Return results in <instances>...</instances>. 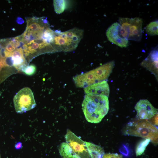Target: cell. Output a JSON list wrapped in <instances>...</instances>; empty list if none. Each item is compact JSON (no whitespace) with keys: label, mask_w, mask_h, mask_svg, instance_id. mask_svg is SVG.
<instances>
[{"label":"cell","mask_w":158,"mask_h":158,"mask_svg":"<svg viewBox=\"0 0 158 158\" xmlns=\"http://www.w3.org/2000/svg\"><path fill=\"white\" fill-rule=\"evenodd\" d=\"M82 105L86 120L92 123H98L108 112V97L104 95L86 94Z\"/></svg>","instance_id":"cell-1"},{"label":"cell","mask_w":158,"mask_h":158,"mask_svg":"<svg viewBox=\"0 0 158 158\" xmlns=\"http://www.w3.org/2000/svg\"><path fill=\"white\" fill-rule=\"evenodd\" d=\"M53 46L56 52H68L75 50L82 38L83 30L74 28L65 32L55 31Z\"/></svg>","instance_id":"cell-2"},{"label":"cell","mask_w":158,"mask_h":158,"mask_svg":"<svg viewBox=\"0 0 158 158\" xmlns=\"http://www.w3.org/2000/svg\"><path fill=\"white\" fill-rule=\"evenodd\" d=\"M123 133L126 135L149 139L155 145L158 143L157 128L146 120L139 119L130 122L124 128Z\"/></svg>","instance_id":"cell-3"},{"label":"cell","mask_w":158,"mask_h":158,"mask_svg":"<svg viewBox=\"0 0 158 158\" xmlns=\"http://www.w3.org/2000/svg\"><path fill=\"white\" fill-rule=\"evenodd\" d=\"M118 23L123 37L128 40L140 41L142 36V19L138 17L134 18H120Z\"/></svg>","instance_id":"cell-4"},{"label":"cell","mask_w":158,"mask_h":158,"mask_svg":"<svg viewBox=\"0 0 158 158\" xmlns=\"http://www.w3.org/2000/svg\"><path fill=\"white\" fill-rule=\"evenodd\" d=\"M13 101L15 110L22 114L34 108L36 104L33 93L28 87H24L15 95Z\"/></svg>","instance_id":"cell-5"},{"label":"cell","mask_w":158,"mask_h":158,"mask_svg":"<svg viewBox=\"0 0 158 158\" xmlns=\"http://www.w3.org/2000/svg\"><path fill=\"white\" fill-rule=\"evenodd\" d=\"M75 86L85 88L93 84L103 81V76L100 69L97 67L73 78Z\"/></svg>","instance_id":"cell-6"},{"label":"cell","mask_w":158,"mask_h":158,"mask_svg":"<svg viewBox=\"0 0 158 158\" xmlns=\"http://www.w3.org/2000/svg\"><path fill=\"white\" fill-rule=\"evenodd\" d=\"M65 138L66 142L80 158H90L85 142L70 130L67 129Z\"/></svg>","instance_id":"cell-7"},{"label":"cell","mask_w":158,"mask_h":158,"mask_svg":"<svg viewBox=\"0 0 158 158\" xmlns=\"http://www.w3.org/2000/svg\"><path fill=\"white\" fill-rule=\"evenodd\" d=\"M135 109L137 111L136 117L139 119H149L157 113V109L146 99L140 100L136 103Z\"/></svg>","instance_id":"cell-8"},{"label":"cell","mask_w":158,"mask_h":158,"mask_svg":"<svg viewBox=\"0 0 158 158\" xmlns=\"http://www.w3.org/2000/svg\"><path fill=\"white\" fill-rule=\"evenodd\" d=\"M121 26L118 23L112 24L107 29L106 35L110 42L121 48L126 47L128 40L123 37L120 32Z\"/></svg>","instance_id":"cell-9"},{"label":"cell","mask_w":158,"mask_h":158,"mask_svg":"<svg viewBox=\"0 0 158 158\" xmlns=\"http://www.w3.org/2000/svg\"><path fill=\"white\" fill-rule=\"evenodd\" d=\"M86 94H92L104 95L109 97L110 89L109 85L106 80L96 83L84 88Z\"/></svg>","instance_id":"cell-10"},{"label":"cell","mask_w":158,"mask_h":158,"mask_svg":"<svg viewBox=\"0 0 158 158\" xmlns=\"http://www.w3.org/2000/svg\"><path fill=\"white\" fill-rule=\"evenodd\" d=\"M141 65L147 69L157 76L158 72V49H153Z\"/></svg>","instance_id":"cell-11"},{"label":"cell","mask_w":158,"mask_h":158,"mask_svg":"<svg viewBox=\"0 0 158 158\" xmlns=\"http://www.w3.org/2000/svg\"><path fill=\"white\" fill-rule=\"evenodd\" d=\"M11 57L13 60V66L18 70H21L26 65L23 50L21 48L17 49L13 52Z\"/></svg>","instance_id":"cell-12"},{"label":"cell","mask_w":158,"mask_h":158,"mask_svg":"<svg viewBox=\"0 0 158 158\" xmlns=\"http://www.w3.org/2000/svg\"><path fill=\"white\" fill-rule=\"evenodd\" d=\"M91 158H102L104 154L103 149L92 143L85 141Z\"/></svg>","instance_id":"cell-13"},{"label":"cell","mask_w":158,"mask_h":158,"mask_svg":"<svg viewBox=\"0 0 158 158\" xmlns=\"http://www.w3.org/2000/svg\"><path fill=\"white\" fill-rule=\"evenodd\" d=\"M59 151L63 158H80L73 152L66 142L61 143L59 147Z\"/></svg>","instance_id":"cell-14"},{"label":"cell","mask_w":158,"mask_h":158,"mask_svg":"<svg viewBox=\"0 0 158 158\" xmlns=\"http://www.w3.org/2000/svg\"><path fill=\"white\" fill-rule=\"evenodd\" d=\"M158 20L151 22L146 27V31L148 35L154 36L158 35Z\"/></svg>","instance_id":"cell-15"},{"label":"cell","mask_w":158,"mask_h":158,"mask_svg":"<svg viewBox=\"0 0 158 158\" xmlns=\"http://www.w3.org/2000/svg\"><path fill=\"white\" fill-rule=\"evenodd\" d=\"M150 142L151 140L150 139H145L138 143L135 149L137 156L143 154Z\"/></svg>","instance_id":"cell-16"},{"label":"cell","mask_w":158,"mask_h":158,"mask_svg":"<svg viewBox=\"0 0 158 158\" xmlns=\"http://www.w3.org/2000/svg\"><path fill=\"white\" fill-rule=\"evenodd\" d=\"M53 5L54 10L57 14H60L64 11L66 7L65 0H54Z\"/></svg>","instance_id":"cell-17"},{"label":"cell","mask_w":158,"mask_h":158,"mask_svg":"<svg viewBox=\"0 0 158 158\" xmlns=\"http://www.w3.org/2000/svg\"><path fill=\"white\" fill-rule=\"evenodd\" d=\"M21 70L26 75H32L36 72V68L34 64L26 65L22 68Z\"/></svg>","instance_id":"cell-18"},{"label":"cell","mask_w":158,"mask_h":158,"mask_svg":"<svg viewBox=\"0 0 158 158\" xmlns=\"http://www.w3.org/2000/svg\"><path fill=\"white\" fill-rule=\"evenodd\" d=\"M102 158H123L121 155L117 153L104 154Z\"/></svg>","instance_id":"cell-19"},{"label":"cell","mask_w":158,"mask_h":158,"mask_svg":"<svg viewBox=\"0 0 158 158\" xmlns=\"http://www.w3.org/2000/svg\"><path fill=\"white\" fill-rule=\"evenodd\" d=\"M5 66H12L13 65V60L11 56L3 58Z\"/></svg>","instance_id":"cell-20"},{"label":"cell","mask_w":158,"mask_h":158,"mask_svg":"<svg viewBox=\"0 0 158 158\" xmlns=\"http://www.w3.org/2000/svg\"><path fill=\"white\" fill-rule=\"evenodd\" d=\"M119 151L122 154L125 156H128L129 155V148L126 145H123L120 148Z\"/></svg>","instance_id":"cell-21"},{"label":"cell","mask_w":158,"mask_h":158,"mask_svg":"<svg viewBox=\"0 0 158 158\" xmlns=\"http://www.w3.org/2000/svg\"><path fill=\"white\" fill-rule=\"evenodd\" d=\"M6 49L4 47L0 49V56L1 58H6L5 54Z\"/></svg>","instance_id":"cell-22"},{"label":"cell","mask_w":158,"mask_h":158,"mask_svg":"<svg viewBox=\"0 0 158 158\" xmlns=\"http://www.w3.org/2000/svg\"><path fill=\"white\" fill-rule=\"evenodd\" d=\"M16 23L19 25H21L24 22V20L20 17H18L16 20Z\"/></svg>","instance_id":"cell-23"},{"label":"cell","mask_w":158,"mask_h":158,"mask_svg":"<svg viewBox=\"0 0 158 158\" xmlns=\"http://www.w3.org/2000/svg\"><path fill=\"white\" fill-rule=\"evenodd\" d=\"M22 144L21 142H18L15 145V148L16 150L20 149L22 148Z\"/></svg>","instance_id":"cell-24"}]
</instances>
